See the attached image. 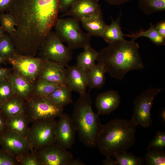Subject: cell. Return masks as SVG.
Masks as SVG:
<instances>
[{
    "mask_svg": "<svg viewBox=\"0 0 165 165\" xmlns=\"http://www.w3.org/2000/svg\"><path fill=\"white\" fill-rule=\"evenodd\" d=\"M59 0H15L9 11L16 24L9 36L16 53L34 57L58 18Z\"/></svg>",
    "mask_w": 165,
    "mask_h": 165,
    "instance_id": "cell-1",
    "label": "cell"
},
{
    "mask_svg": "<svg viewBox=\"0 0 165 165\" xmlns=\"http://www.w3.org/2000/svg\"><path fill=\"white\" fill-rule=\"evenodd\" d=\"M139 48L135 41L124 39L98 52L97 61L111 77L122 80L128 72L144 68Z\"/></svg>",
    "mask_w": 165,
    "mask_h": 165,
    "instance_id": "cell-2",
    "label": "cell"
},
{
    "mask_svg": "<svg viewBox=\"0 0 165 165\" xmlns=\"http://www.w3.org/2000/svg\"><path fill=\"white\" fill-rule=\"evenodd\" d=\"M138 125L131 118L112 120L102 124L98 133L96 146L106 157L127 151L134 144Z\"/></svg>",
    "mask_w": 165,
    "mask_h": 165,
    "instance_id": "cell-3",
    "label": "cell"
},
{
    "mask_svg": "<svg viewBox=\"0 0 165 165\" xmlns=\"http://www.w3.org/2000/svg\"><path fill=\"white\" fill-rule=\"evenodd\" d=\"M90 95H80L75 103L71 118L79 140L86 147L96 146L99 132L102 125L98 115L94 111Z\"/></svg>",
    "mask_w": 165,
    "mask_h": 165,
    "instance_id": "cell-4",
    "label": "cell"
},
{
    "mask_svg": "<svg viewBox=\"0 0 165 165\" xmlns=\"http://www.w3.org/2000/svg\"><path fill=\"white\" fill-rule=\"evenodd\" d=\"M54 27L60 38L72 50L83 48L90 44L91 36L83 31L79 22L72 17L58 18Z\"/></svg>",
    "mask_w": 165,
    "mask_h": 165,
    "instance_id": "cell-5",
    "label": "cell"
},
{
    "mask_svg": "<svg viewBox=\"0 0 165 165\" xmlns=\"http://www.w3.org/2000/svg\"><path fill=\"white\" fill-rule=\"evenodd\" d=\"M26 100L25 115L30 122L55 119L63 113L64 108L56 105L47 97L33 95Z\"/></svg>",
    "mask_w": 165,
    "mask_h": 165,
    "instance_id": "cell-6",
    "label": "cell"
},
{
    "mask_svg": "<svg viewBox=\"0 0 165 165\" xmlns=\"http://www.w3.org/2000/svg\"><path fill=\"white\" fill-rule=\"evenodd\" d=\"M57 121L47 119L32 123L29 128L27 139L32 149L37 150L55 143Z\"/></svg>",
    "mask_w": 165,
    "mask_h": 165,
    "instance_id": "cell-7",
    "label": "cell"
},
{
    "mask_svg": "<svg viewBox=\"0 0 165 165\" xmlns=\"http://www.w3.org/2000/svg\"><path fill=\"white\" fill-rule=\"evenodd\" d=\"M39 50L41 58L64 66L67 67L72 59V49L65 46L56 33L51 31Z\"/></svg>",
    "mask_w": 165,
    "mask_h": 165,
    "instance_id": "cell-8",
    "label": "cell"
},
{
    "mask_svg": "<svg viewBox=\"0 0 165 165\" xmlns=\"http://www.w3.org/2000/svg\"><path fill=\"white\" fill-rule=\"evenodd\" d=\"M162 90L161 88L150 87L135 99L131 118L138 125L147 128L152 125L151 110L156 97Z\"/></svg>",
    "mask_w": 165,
    "mask_h": 165,
    "instance_id": "cell-9",
    "label": "cell"
},
{
    "mask_svg": "<svg viewBox=\"0 0 165 165\" xmlns=\"http://www.w3.org/2000/svg\"><path fill=\"white\" fill-rule=\"evenodd\" d=\"M8 60L16 73L30 82L34 81L39 74L45 60L16 53Z\"/></svg>",
    "mask_w": 165,
    "mask_h": 165,
    "instance_id": "cell-10",
    "label": "cell"
},
{
    "mask_svg": "<svg viewBox=\"0 0 165 165\" xmlns=\"http://www.w3.org/2000/svg\"><path fill=\"white\" fill-rule=\"evenodd\" d=\"M35 151L40 165H68L73 158L72 153L68 149L55 143Z\"/></svg>",
    "mask_w": 165,
    "mask_h": 165,
    "instance_id": "cell-11",
    "label": "cell"
},
{
    "mask_svg": "<svg viewBox=\"0 0 165 165\" xmlns=\"http://www.w3.org/2000/svg\"><path fill=\"white\" fill-rule=\"evenodd\" d=\"M2 149L16 158L32 150L27 138L5 130L0 134Z\"/></svg>",
    "mask_w": 165,
    "mask_h": 165,
    "instance_id": "cell-12",
    "label": "cell"
},
{
    "mask_svg": "<svg viewBox=\"0 0 165 165\" xmlns=\"http://www.w3.org/2000/svg\"><path fill=\"white\" fill-rule=\"evenodd\" d=\"M57 121L55 143L68 149L75 143L76 131L71 118L62 113Z\"/></svg>",
    "mask_w": 165,
    "mask_h": 165,
    "instance_id": "cell-13",
    "label": "cell"
},
{
    "mask_svg": "<svg viewBox=\"0 0 165 165\" xmlns=\"http://www.w3.org/2000/svg\"><path fill=\"white\" fill-rule=\"evenodd\" d=\"M98 0H77L61 17L70 16L79 22L93 15L102 14Z\"/></svg>",
    "mask_w": 165,
    "mask_h": 165,
    "instance_id": "cell-14",
    "label": "cell"
},
{
    "mask_svg": "<svg viewBox=\"0 0 165 165\" xmlns=\"http://www.w3.org/2000/svg\"><path fill=\"white\" fill-rule=\"evenodd\" d=\"M65 84L80 95L86 93L88 87L86 72L76 65L67 66Z\"/></svg>",
    "mask_w": 165,
    "mask_h": 165,
    "instance_id": "cell-15",
    "label": "cell"
},
{
    "mask_svg": "<svg viewBox=\"0 0 165 165\" xmlns=\"http://www.w3.org/2000/svg\"><path fill=\"white\" fill-rule=\"evenodd\" d=\"M58 63L45 60L39 73L40 79L59 84H65L66 68Z\"/></svg>",
    "mask_w": 165,
    "mask_h": 165,
    "instance_id": "cell-16",
    "label": "cell"
},
{
    "mask_svg": "<svg viewBox=\"0 0 165 165\" xmlns=\"http://www.w3.org/2000/svg\"><path fill=\"white\" fill-rule=\"evenodd\" d=\"M120 98L118 92L113 90H109L97 95L95 101V105L97 115L109 114L119 107Z\"/></svg>",
    "mask_w": 165,
    "mask_h": 165,
    "instance_id": "cell-17",
    "label": "cell"
},
{
    "mask_svg": "<svg viewBox=\"0 0 165 165\" xmlns=\"http://www.w3.org/2000/svg\"><path fill=\"white\" fill-rule=\"evenodd\" d=\"M23 100L14 96L0 105V112L5 117L25 115V103Z\"/></svg>",
    "mask_w": 165,
    "mask_h": 165,
    "instance_id": "cell-18",
    "label": "cell"
},
{
    "mask_svg": "<svg viewBox=\"0 0 165 165\" xmlns=\"http://www.w3.org/2000/svg\"><path fill=\"white\" fill-rule=\"evenodd\" d=\"M5 119L6 130L27 138L30 122L25 115L5 117Z\"/></svg>",
    "mask_w": 165,
    "mask_h": 165,
    "instance_id": "cell-19",
    "label": "cell"
},
{
    "mask_svg": "<svg viewBox=\"0 0 165 165\" xmlns=\"http://www.w3.org/2000/svg\"><path fill=\"white\" fill-rule=\"evenodd\" d=\"M7 79L11 84L15 95L23 99L29 97L31 90L29 81L17 73L10 74Z\"/></svg>",
    "mask_w": 165,
    "mask_h": 165,
    "instance_id": "cell-20",
    "label": "cell"
},
{
    "mask_svg": "<svg viewBox=\"0 0 165 165\" xmlns=\"http://www.w3.org/2000/svg\"><path fill=\"white\" fill-rule=\"evenodd\" d=\"M121 12L116 20L112 18V22L109 25H107L103 33L102 37L109 44L124 39V37H131V35L125 34L121 27L120 19Z\"/></svg>",
    "mask_w": 165,
    "mask_h": 165,
    "instance_id": "cell-21",
    "label": "cell"
},
{
    "mask_svg": "<svg viewBox=\"0 0 165 165\" xmlns=\"http://www.w3.org/2000/svg\"><path fill=\"white\" fill-rule=\"evenodd\" d=\"M81 22L87 33L91 36L101 37L107 26L104 21L102 14L86 18Z\"/></svg>",
    "mask_w": 165,
    "mask_h": 165,
    "instance_id": "cell-22",
    "label": "cell"
},
{
    "mask_svg": "<svg viewBox=\"0 0 165 165\" xmlns=\"http://www.w3.org/2000/svg\"><path fill=\"white\" fill-rule=\"evenodd\" d=\"M106 72L99 64H95L86 72L88 85L91 89H99L104 85Z\"/></svg>",
    "mask_w": 165,
    "mask_h": 165,
    "instance_id": "cell-23",
    "label": "cell"
},
{
    "mask_svg": "<svg viewBox=\"0 0 165 165\" xmlns=\"http://www.w3.org/2000/svg\"><path fill=\"white\" fill-rule=\"evenodd\" d=\"M83 48V51L77 56L76 65L86 72L95 64L98 52L92 48L90 44Z\"/></svg>",
    "mask_w": 165,
    "mask_h": 165,
    "instance_id": "cell-24",
    "label": "cell"
},
{
    "mask_svg": "<svg viewBox=\"0 0 165 165\" xmlns=\"http://www.w3.org/2000/svg\"><path fill=\"white\" fill-rule=\"evenodd\" d=\"M72 90L65 84L56 89L48 96L53 103L61 107H64L73 103Z\"/></svg>",
    "mask_w": 165,
    "mask_h": 165,
    "instance_id": "cell-25",
    "label": "cell"
},
{
    "mask_svg": "<svg viewBox=\"0 0 165 165\" xmlns=\"http://www.w3.org/2000/svg\"><path fill=\"white\" fill-rule=\"evenodd\" d=\"M149 28L144 31L142 29L138 32L131 34L132 40L135 41L136 39L141 37L148 38L154 44L157 46L164 45L165 38L163 37L156 29L155 25L150 23Z\"/></svg>",
    "mask_w": 165,
    "mask_h": 165,
    "instance_id": "cell-26",
    "label": "cell"
},
{
    "mask_svg": "<svg viewBox=\"0 0 165 165\" xmlns=\"http://www.w3.org/2000/svg\"><path fill=\"white\" fill-rule=\"evenodd\" d=\"M138 0L139 9L146 15L165 10V0Z\"/></svg>",
    "mask_w": 165,
    "mask_h": 165,
    "instance_id": "cell-27",
    "label": "cell"
},
{
    "mask_svg": "<svg viewBox=\"0 0 165 165\" xmlns=\"http://www.w3.org/2000/svg\"><path fill=\"white\" fill-rule=\"evenodd\" d=\"M16 53L11 39L7 33L0 38V57L3 60H8Z\"/></svg>",
    "mask_w": 165,
    "mask_h": 165,
    "instance_id": "cell-28",
    "label": "cell"
},
{
    "mask_svg": "<svg viewBox=\"0 0 165 165\" xmlns=\"http://www.w3.org/2000/svg\"><path fill=\"white\" fill-rule=\"evenodd\" d=\"M116 159L117 165H142L144 160L127 151L117 153L113 156Z\"/></svg>",
    "mask_w": 165,
    "mask_h": 165,
    "instance_id": "cell-29",
    "label": "cell"
},
{
    "mask_svg": "<svg viewBox=\"0 0 165 165\" xmlns=\"http://www.w3.org/2000/svg\"><path fill=\"white\" fill-rule=\"evenodd\" d=\"M63 85L40 79L35 86L34 95L47 97Z\"/></svg>",
    "mask_w": 165,
    "mask_h": 165,
    "instance_id": "cell-30",
    "label": "cell"
},
{
    "mask_svg": "<svg viewBox=\"0 0 165 165\" xmlns=\"http://www.w3.org/2000/svg\"><path fill=\"white\" fill-rule=\"evenodd\" d=\"M148 151L145 157V164L165 165V153L163 150L151 149Z\"/></svg>",
    "mask_w": 165,
    "mask_h": 165,
    "instance_id": "cell-31",
    "label": "cell"
},
{
    "mask_svg": "<svg viewBox=\"0 0 165 165\" xmlns=\"http://www.w3.org/2000/svg\"><path fill=\"white\" fill-rule=\"evenodd\" d=\"M1 26L10 36L15 31L16 24L12 14L9 12L5 13H0Z\"/></svg>",
    "mask_w": 165,
    "mask_h": 165,
    "instance_id": "cell-32",
    "label": "cell"
},
{
    "mask_svg": "<svg viewBox=\"0 0 165 165\" xmlns=\"http://www.w3.org/2000/svg\"><path fill=\"white\" fill-rule=\"evenodd\" d=\"M11 84L7 79L0 81V105L14 96Z\"/></svg>",
    "mask_w": 165,
    "mask_h": 165,
    "instance_id": "cell-33",
    "label": "cell"
},
{
    "mask_svg": "<svg viewBox=\"0 0 165 165\" xmlns=\"http://www.w3.org/2000/svg\"><path fill=\"white\" fill-rule=\"evenodd\" d=\"M16 159L20 165H40L35 151L33 149Z\"/></svg>",
    "mask_w": 165,
    "mask_h": 165,
    "instance_id": "cell-34",
    "label": "cell"
},
{
    "mask_svg": "<svg viewBox=\"0 0 165 165\" xmlns=\"http://www.w3.org/2000/svg\"><path fill=\"white\" fill-rule=\"evenodd\" d=\"M165 147V133L157 131L156 135L150 142L147 150L154 149L163 150Z\"/></svg>",
    "mask_w": 165,
    "mask_h": 165,
    "instance_id": "cell-35",
    "label": "cell"
},
{
    "mask_svg": "<svg viewBox=\"0 0 165 165\" xmlns=\"http://www.w3.org/2000/svg\"><path fill=\"white\" fill-rule=\"evenodd\" d=\"M16 159L1 149L0 150V165H18Z\"/></svg>",
    "mask_w": 165,
    "mask_h": 165,
    "instance_id": "cell-36",
    "label": "cell"
},
{
    "mask_svg": "<svg viewBox=\"0 0 165 165\" xmlns=\"http://www.w3.org/2000/svg\"><path fill=\"white\" fill-rule=\"evenodd\" d=\"M77 0H59V12L63 13L68 10Z\"/></svg>",
    "mask_w": 165,
    "mask_h": 165,
    "instance_id": "cell-37",
    "label": "cell"
},
{
    "mask_svg": "<svg viewBox=\"0 0 165 165\" xmlns=\"http://www.w3.org/2000/svg\"><path fill=\"white\" fill-rule=\"evenodd\" d=\"M15 0H0V13L9 11Z\"/></svg>",
    "mask_w": 165,
    "mask_h": 165,
    "instance_id": "cell-38",
    "label": "cell"
},
{
    "mask_svg": "<svg viewBox=\"0 0 165 165\" xmlns=\"http://www.w3.org/2000/svg\"><path fill=\"white\" fill-rule=\"evenodd\" d=\"M155 27L159 33L164 38H165V21L162 20L157 23Z\"/></svg>",
    "mask_w": 165,
    "mask_h": 165,
    "instance_id": "cell-39",
    "label": "cell"
},
{
    "mask_svg": "<svg viewBox=\"0 0 165 165\" xmlns=\"http://www.w3.org/2000/svg\"><path fill=\"white\" fill-rule=\"evenodd\" d=\"M99 1L100 0H98ZM106 1L109 4L112 5H119L133 0H103Z\"/></svg>",
    "mask_w": 165,
    "mask_h": 165,
    "instance_id": "cell-40",
    "label": "cell"
},
{
    "mask_svg": "<svg viewBox=\"0 0 165 165\" xmlns=\"http://www.w3.org/2000/svg\"><path fill=\"white\" fill-rule=\"evenodd\" d=\"M10 74L9 71L6 68H0V81L7 79Z\"/></svg>",
    "mask_w": 165,
    "mask_h": 165,
    "instance_id": "cell-41",
    "label": "cell"
},
{
    "mask_svg": "<svg viewBox=\"0 0 165 165\" xmlns=\"http://www.w3.org/2000/svg\"><path fill=\"white\" fill-rule=\"evenodd\" d=\"M6 130L5 117L0 112V134Z\"/></svg>",
    "mask_w": 165,
    "mask_h": 165,
    "instance_id": "cell-42",
    "label": "cell"
},
{
    "mask_svg": "<svg viewBox=\"0 0 165 165\" xmlns=\"http://www.w3.org/2000/svg\"><path fill=\"white\" fill-rule=\"evenodd\" d=\"M111 157H106L102 162V163L105 165H117L116 160L112 159Z\"/></svg>",
    "mask_w": 165,
    "mask_h": 165,
    "instance_id": "cell-43",
    "label": "cell"
},
{
    "mask_svg": "<svg viewBox=\"0 0 165 165\" xmlns=\"http://www.w3.org/2000/svg\"><path fill=\"white\" fill-rule=\"evenodd\" d=\"M85 163L78 159H72L68 163V165H84Z\"/></svg>",
    "mask_w": 165,
    "mask_h": 165,
    "instance_id": "cell-44",
    "label": "cell"
},
{
    "mask_svg": "<svg viewBox=\"0 0 165 165\" xmlns=\"http://www.w3.org/2000/svg\"><path fill=\"white\" fill-rule=\"evenodd\" d=\"M160 116L162 119L163 120V121H165V110H163L162 111L161 113L160 114Z\"/></svg>",
    "mask_w": 165,
    "mask_h": 165,
    "instance_id": "cell-45",
    "label": "cell"
},
{
    "mask_svg": "<svg viewBox=\"0 0 165 165\" xmlns=\"http://www.w3.org/2000/svg\"><path fill=\"white\" fill-rule=\"evenodd\" d=\"M5 32L2 28L0 26V38L5 33Z\"/></svg>",
    "mask_w": 165,
    "mask_h": 165,
    "instance_id": "cell-46",
    "label": "cell"
},
{
    "mask_svg": "<svg viewBox=\"0 0 165 165\" xmlns=\"http://www.w3.org/2000/svg\"><path fill=\"white\" fill-rule=\"evenodd\" d=\"M4 61L0 57V64Z\"/></svg>",
    "mask_w": 165,
    "mask_h": 165,
    "instance_id": "cell-47",
    "label": "cell"
}]
</instances>
